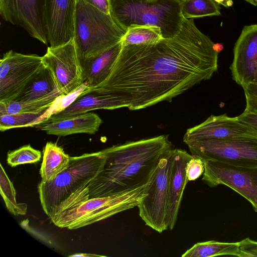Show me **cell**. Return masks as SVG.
I'll use <instances>...</instances> for the list:
<instances>
[{"label":"cell","instance_id":"6da1fadb","mask_svg":"<svg viewBox=\"0 0 257 257\" xmlns=\"http://www.w3.org/2000/svg\"><path fill=\"white\" fill-rule=\"evenodd\" d=\"M218 51L210 38L183 17L173 38L123 46L107 79L88 89L116 98L123 107L139 110L170 102L218 69Z\"/></svg>","mask_w":257,"mask_h":257},{"label":"cell","instance_id":"7a4b0ae2","mask_svg":"<svg viewBox=\"0 0 257 257\" xmlns=\"http://www.w3.org/2000/svg\"><path fill=\"white\" fill-rule=\"evenodd\" d=\"M174 148L168 135L129 142L103 150L102 170L89 183V199L110 196L149 183L166 150Z\"/></svg>","mask_w":257,"mask_h":257},{"label":"cell","instance_id":"3957f363","mask_svg":"<svg viewBox=\"0 0 257 257\" xmlns=\"http://www.w3.org/2000/svg\"><path fill=\"white\" fill-rule=\"evenodd\" d=\"M105 160L103 150L70 157L66 169L53 180L39 183L40 202L51 220L89 199L87 186L102 170Z\"/></svg>","mask_w":257,"mask_h":257},{"label":"cell","instance_id":"277c9868","mask_svg":"<svg viewBox=\"0 0 257 257\" xmlns=\"http://www.w3.org/2000/svg\"><path fill=\"white\" fill-rule=\"evenodd\" d=\"M110 14L126 31L134 25L160 28L163 38H173L182 27L181 0H110Z\"/></svg>","mask_w":257,"mask_h":257},{"label":"cell","instance_id":"5b68a950","mask_svg":"<svg viewBox=\"0 0 257 257\" xmlns=\"http://www.w3.org/2000/svg\"><path fill=\"white\" fill-rule=\"evenodd\" d=\"M73 39L80 60L100 53L122 40L126 31L106 14L77 0Z\"/></svg>","mask_w":257,"mask_h":257},{"label":"cell","instance_id":"8992f818","mask_svg":"<svg viewBox=\"0 0 257 257\" xmlns=\"http://www.w3.org/2000/svg\"><path fill=\"white\" fill-rule=\"evenodd\" d=\"M148 184L120 194L89 199L75 208L60 213L51 221L60 228L75 229L102 220L137 206L147 194Z\"/></svg>","mask_w":257,"mask_h":257},{"label":"cell","instance_id":"52a82bcc","mask_svg":"<svg viewBox=\"0 0 257 257\" xmlns=\"http://www.w3.org/2000/svg\"><path fill=\"white\" fill-rule=\"evenodd\" d=\"M174 153L175 149L171 148L162 154L147 186V194L137 206L146 225L159 233L169 229L167 213Z\"/></svg>","mask_w":257,"mask_h":257},{"label":"cell","instance_id":"ba28073f","mask_svg":"<svg viewBox=\"0 0 257 257\" xmlns=\"http://www.w3.org/2000/svg\"><path fill=\"white\" fill-rule=\"evenodd\" d=\"M187 145L191 155L202 160L239 167H257V136L200 140Z\"/></svg>","mask_w":257,"mask_h":257},{"label":"cell","instance_id":"9c48e42d","mask_svg":"<svg viewBox=\"0 0 257 257\" xmlns=\"http://www.w3.org/2000/svg\"><path fill=\"white\" fill-rule=\"evenodd\" d=\"M42 63L51 71L64 96L76 91L85 83L84 73L74 39L55 47H48Z\"/></svg>","mask_w":257,"mask_h":257},{"label":"cell","instance_id":"30bf717a","mask_svg":"<svg viewBox=\"0 0 257 257\" xmlns=\"http://www.w3.org/2000/svg\"><path fill=\"white\" fill-rule=\"evenodd\" d=\"M202 181L214 187L224 185L239 194L257 212V167H243L217 161L202 160Z\"/></svg>","mask_w":257,"mask_h":257},{"label":"cell","instance_id":"8fae6325","mask_svg":"<svg viewBox=\"0 0 257 257\" xmlns=\"http://www.w3.org/2000/svg\"><path fill=\"white\" fill-rule=\"evenodd\" d=\"M42 56L10 50L0 60V102L14 100L42 65Z\"/></svg>","mask_w":257,"mask_h":257},{"label":"cell","instance_id":"7c38bea8","mask_svg":"<svg viewBox=\"0 0 257 257\" xmlns=\"http://www.w3.org/2000/svg\"><path fill=\"white\" fill-rule=\"evenodd\" d=\"M45 7V0H0V14L4 20L47 45Z\"/></svg>","mask_w":257,"mask_h":257},{"label":"cell","instance_id":"4fadbf2b","mask_svg":"<svg viewBox=\"0 0 257 257\" xmlns=\"http://www.w3.org/2000/svg\"><path fill=\"white\" fill-rule=\"evenodd\" d=\"M229 67L232 79L241 87L257 79V24L245 26L234 47Z\"/></svg>","mask_w":257,"mask_h":257},{"label":"cell","instance_id":"5bb4252c","mask_svg":"<svg viewBox=\"0 0 257 257\" xmlns=\"http://www.w3.org/2000/svg\"><path fill=\"white\" fill-rule=\"evenodd\" d=\"M77 0H45V17L48 42L51 47L74 38Z\"/></svg>","mask_w":257,"mask_h":257},{"label":"cell","instance_id":"9a60e30c","mask_svg":"<svg viewBox=\"0 0 257 257\" xmlns=\"http://www.w3.org/2000/svg\"><path fill=\"white\" fill-rule=\"evenodd\" d=\"M243 136H257V132L237 116L229 117L226 114L211 115L201 123L188 129L183 142L187 144L200 140Z\"/></svg>","mask_w":257,"mask_h":257},{"label":"cell","instance_id":"2e32d148","mask_svg":"<svg viewBox=\"0 0 257 257\" xmlns=\"http://www.w3.org/2000/svg\"><path fill=\"white\" fill-rule=\"evenodd\" d=\"M192 156L185 150L175 149L170 182V202L167 213L169 229L174 227L180 207L183 193L188 180L185 167Z\"/></svg>","mask_w":257,"mask_h":257},{"label":"cell","instance_id":"e0dca14e","mask_svg":"<svg viewBox=\"0 0 257 257\" xmlns=\"http://www.w3.org/2000/svg\"><path fill=\"white\" fill-rule=\"evenodd\" d=\"M102 121L95 113L86 112L55 121H43L34 126L48 135L58 137L75 134H94Z\"/></svg>","mask_w":257,"mask_h":257},{"label":"cell","instance_id":"ac0fdd59","mask_svg":"<svg viewBox=\"0 0 257 257\" xmlns=\"http://www.w3.org/2000/svg\"><path fill=\"white\" fill-rule=\"evenodd\" d=\"M123 107L116 98L95 91L84 93L60 111L44 121H55L98 109H114Z\"/></svg>","mask_w":257,"mask_h":257},{"label":"cell","instance_id":"d6986e66","mask_svg":"<svg viewBox=\"0 0 257 257\" xmlns=\"http://www.w3.org/2000/svg\"><path fill=\"white\" fill-rule=\"evenodd\" d=\"M122 47L121 41L100 53L80 61L88 89L99 85L107 79Z\"/></svg>","mask_w":257,"mask_h":257},{"label":"cell","instance_id":"ffe728a7","mask_svg":"<svg viewBox=\"0 0 257 257\" xmlns=\"http://www.w3.org/2000/svg\"><path fill=\"white\" fill-rule=\"evenodd\" d=\"M55 94L63 95L59 90L51 71L43 64L14 100H37Z\"/></svg>","mask_w":257,"mask_h":257},{"label":"cell","instance_id":"44dd1931","mask_svg":"<svg viewBox=\"0 0 257 257\" xmlns=\"http://www.w3.org/2000/svg\"><path fill=\"white\" fill-rule=\"evenodd\" d=\"M70 157L57 144L47 142L43 149V161L40 170L41 182L55 179L68 167Z\"/></svg>","mask_w":257,"mask_h":257},{"label":"cell","instance_id":"7402d4cb","mask_svg":"<svg viewBox=\"0 0 257 257\" xmlns=\"http://www.w3.org/2000/svg\"><path fill=\"white\" fill-rule=\"evenodd\" d=\"M238 242H222L209 240L195 243L182 257H211L222 255L237 256Z\"/></svg>","mask_w":257,"mask_h":257},{"label":"cell","instance_id":"603a6c76","mask_svg":"<svg viewBox=\"0 0 257 257\" xmlns=\"http://www.w3.org/2000/svg\"><path fill=\"white\" fill-rule=\"evenodd\" d=\"M59 96L61 95L55 94L42 99L30 101L12 100L0 102V115L39 112L51 107Z\"/></svg>","mask_w":257,"mask_h":257},{"label":"cell","instance_id":"cb8c5ba5","mask_svg":"<svg viewBox=\"0 0 257 257\" xmlns=\"http://www.w3.org/2000/svg\"><path fill=\"white\" fill-rule=\"evenodd\" d=\"M50 108L39 112L1 115L0 130L4 132L16 127L34 126L48 118L47 112Z\"/></svg>","mask_w":257,"mask_h":257},{"label":"cell","instance_id":"d4e9b609","mask_svg":"<svg viewBox=\"0 0 257 257\" xmlns=\"http://www.w3.org/2000/svg\"><path fill=\"white\" fill-rule=\"evenodd\" d=\"M161 29L156 26L134 25L126 30L122 40V45L152 43L161 40Z\"/></svg>","mask_w":257,"mask_h":257},{"label":"cell","instance_id":"484cf974","mask_svg":"<svg viewBox=\"0 0 257 257\" xmlns=\"http://www.w3.org/2000/svg\"><path fill=\"white\" fill-rule=\"evenodd\" d=\"M182 14L184 18L190 19L219 16V4L214 0H187L182 1Z\"/></svg>","mask_w":257,"mask_h":257},{"label":"cell","instance_id":"4316f807","mask_svg":"<svg viewBox=\"0 0 257 257\" xmlns=\"http://www.w3.org/2000/svg\"><path fill=\"white\" fill-rule=\"evenodd\" d=\"M1 166L0 189L1 195L9 211L15 215H25L27 210L26 203H18L16 191L2 164Z\"/></svg>","mask_w":257,"mask_h":257},{"label":"cell","instance_id":"83f0119b","mask_svg":"<svg viewBox=\"0 0 257 257\" xmlns=\"http://www.w3.org/2000/svg\"><path fill=\"white\" fill-rule=\"evenodd\" d=\"M41 153L30 145L23 146L16 150L9 152L7 155V163L11 167L39 162Z\"/></svg>","mask_w":257,"mask_h":257},{"label":"cell","instance_id":"f1b7e54d","mask_svg":"<svg viewBox=\"0 0 257 257\" xmlns=\"http://www.w3.org/2000/svg\"><path fill=\"white\" fill-rule=\"evenodd\" d=\"M204 172L203 161L198 158L192 157L185 167L186 176L188 182L195 181L200 177Z\"/></svg>","mask_w":257,"mask_h":257},{"label":"cell","instance_id":"f546056e","mask_svg":"<svg viewBox=\"0 0 257 257\" xmlns=\"http://www.w3.org/2000/svg\"><path fill=\"white\" fill-rule=\"evenodd\" d=\"M242 87L246 99L244 110L257 112V83H250Z\"/></svg>","mask_w":257,"mask_h":257},{"label":"cell","instance_id":"4dcf8cb0","mask_svg":"<svg viewBox=\"0 0 257 257\" xmlns=\"http://www.w3.org/2000/svg\"><path fill=\"white\" fill-rule=\"evenodd\" d=\"M237 256H257V241L249 238L239 241Z\"/></svg>","mask_w":257,"mask_h":257},{"label":"cell","instance_id":"1f68e13d","mask_svg":"<svg viewBox=\"0 0 257 257\" xmlns=\"http://www.w3.org/2000/svg\"><path fill=\"white\" fill-rule=\"evenodd\" d=\"M239 119L257 132V112L244 110L237 116Z\"/></svg>","mask_w":257,"mask_h":257},{"label":"cell","instance_id":"d6a6232c","mask_svg":"<svg viewBox=\"0 0 257 257\" xmlns=\"http://www.w3.org/2000/svg\"><path fill=\"white\" fill-rule=\"evenodd\" d=\"M101 12L110 14V0H84Z\"/></svg>","mask_w":257,"mask_h":257},{"label":"cell","instance_id":"836d02e7","mask_svg":"<svg viewBox=\"0 0 257 257\" xmlns=\"http://www.w3.org/2000/svg\"><path fill=\"white\" fill-rule=\"evenodd\" d=\"M69 256H72V257H94V256H104L103 255H100L97 254H88V253H75L74 254H72L70 255H69Z\"/></svg>","mask_w":257,"mask_h":257},{"label":"cell","instance_id":"e575fe53","mask_svg":"<svg viewBox=\"0 0 257 257\" xmlns=\"http://www.w3.org/2000/svg\"><path fill=\"white\" fill-rule=\"evenodd\" d=\"M219 4L223 5L226 7H229V5L226 0H214Z\"/></svg>","mask_w":257,"mask_h":257},{"label":"cell","instance_id":"d590c367","mask_svg":"<svg viewBox=\"0 0 257 257\" xmlns=\"http://www.w3.org/2000/svg\"><path fill=\"white\" fill-rule=\"evenodd\" d=\"M251 4L256 6L257 5V0H251Z\"/></svg>","mask_w":257,"mask_h":257},{"label":"cell","instance_id":"8d00e7d4","mask_svg":"<svg viewBox=\"0 0 257 257\" xmlns=\"http://www.w3.org/2000/svg\"><path fill=\"white\" fill-rule=\"evenodd\" d=\"M227 2L228 3V5H229V7L231 6L233 4V1L232 0H226Z\"/></svg>","mask_w":257,"mask_h":257},{"label":"cell","instance_id":"74e56055","mask_svg":"<svg viewBox=\"0 0 257 257\" xmlns=\"http://www.w3.org/2000/svg\"><path fill=\"white\" fill-rule=\"evenodd\" d=\"M245 1L247 2L248 3H251V0H245Z\"/></svg>","mask_w":257,"mask_h":257},{"label":"cell","instance_id":"f35d334b","mask_svg":"<svg viewBox=\"0 0 257 257\" xmlns=\"http://www.w3.org/2000/svg\"><path fill=\"white\" fill-rule=\"evenodd\" d=\"M181 1H187V0H181Z\"/></svg>","mask_w":257,"mask_h":257},{"label":"cell","instance_id":"ab89813d","mask_svg":"<svg viewBox=\"0 0 257 257\" xmlns=\"http://www.w3.org/2000/svg\"><path fill=\"white\" fill-rule=\"evenodd\" d=\"M255 83H257V79H256V82Z\"/></svg>","mask_w":257,"mask_h":257}]
</instances>
